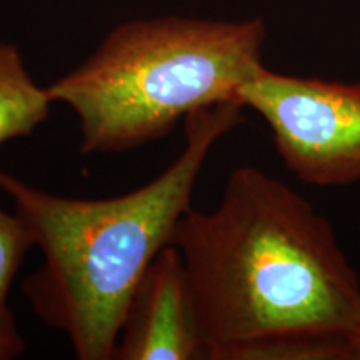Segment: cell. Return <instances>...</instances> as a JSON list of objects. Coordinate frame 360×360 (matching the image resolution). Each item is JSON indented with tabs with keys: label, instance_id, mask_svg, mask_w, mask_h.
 <instances>
[{
	"label": "cell",
	"instance_id": "1",
	"mask_svg": "<svg viewBox=\"0 0 360 360\" xmlns=\"http://www.w3.org/2000/svg\"><path fill=\"white\" fill-rule=\"evenodd\" d=\"M207 360L285 334L352 337L360 278L327 217L254 165L232 170L210 212L175 227Z\"/></svg>",
	"mask_w": 360,
	"mask_h": 360
},
{
	"label": "cell",
	"instance_id": "2",
	"mask_svg": "<svg viewBox=\"0 0 360 360\" xmlns=\"http://www.w3.org/2000/svg\"><path fill=\"white\" fill-rule=\"evenodd\" d=\"M238 101L193 112L186 146L164 172L112 199H70L0 170V191L13 200L44 255L22 283L35 315L69 339L79 360H112L135 287L175 227L219 139L244 122Z\"/></svg>",
	"mask_w": 360,
	"mask_h": 360
},
{
	"label": "cell",
	"instance_id": "3",
	"mask_svg": "<svg viewBox=\"0 0 360 360\" xmlns=\"http://www.w3.org/2000/svg\"><path fill=\"white\" fill-rule=\"evenodd\" d=\"M265 39L262 19L127 20L47 90L77 117L84 155L120 154L160 141L193 112L237 101L264 65Z\"/></svg>",
	"mask_w": 360,
	"mask_h": 360
},
{
	"label": "cell",
	"instance_id": "4",
	"mask_svg": "<svg viewBox=\"0 0 360 360\" xmlns=\"http://www.w3.org/2000/svg\"><path fill=\"white\" fill-rule=\"evenodd\" d=\"M237 101L262 117L285 169L304 184L335 187L360 180V84L262 65Z\"/></svg>",
	"mask_w": 360,
	"mask_h": 360
},
{
	"label": "cell",
	"instance_id": "5",
	"mask_svg": "<svg viewBox=\"0 0 360 360\" xmlns=\"http://www.w3.org/2000/svg\"><path fill=\"white\" fill-rule=\"evenodd\" d=\"M207 357L182 255L167 245L148 265L125 309L112 360Z\"/></svg>",
	"mask_w": 360,
	"mask_h": 360
},
{
	"label": "cell",
	"instance_id": "6",
	"mask_svg": "<svg viewBox=\"0 0 360 360\" xmlns=\"http://www.w3.org/2000/svg\"><path fill=\"white\" fill-rule=\"evenodd\" d=\"M52 97L30 77L15 44L0 42V143L27 137L47 120Z\"/></svg>",
	"mask_w": 360,
	"mask_h": 360
},
{
	"label": "cell",
	"instance_id": "7",
	"mask_svg": "<svg viewBox=\"0 0 360 360\" xmlns=\"http://www.w3.org/2000/svg\"><path fill=\"white\" fill-rule=\"evenodd\" d=\"M214 360H355V352L352 337L285 334L232 345Z\"/></svg>",
	"mask_w": 360,
	"mask_h": 360
},
{
	"label": "cell",
	"instance_id": "8",
	"mask_svg": "<svg viewBox=\"0 0 360 360\" xmlns=\"http://www.w3.org/2000/svg\"><path fill=\"white\" fill-rule=\"evenodd\" d=\"M32 247V236L24 220L17 214L0 210V305L8 304L13 278Z\"/></svg>",
	"mask_w": 360,
	"mask_h": 360
},
{
	"label": "cell",
	"instance_id": "9",
	"mask_svg": "<svg viewBox=\"0 0 360 360\" xmlns=\"http://www.w3.org/2000/svg\"><path fill=\"white\" fill-rule=\"evenodd\" d=\"M25 352V340L17 328L8 304L0 305V360H12Z\"/></svg>",
	"mask_w": 360,
	"mask_h": 360
},
{
	"label": "cell",
	"instance_id": "10",
	"mask_svg": "<svg viewBox=\"0 0 360 360\" xmlns=\"http://www.w3.org/2000/svg\"><path fill=\"white\" fill-rule=\"evenodd\" d=\"M354 352H355V360H360V323L354 334Z\"/></svg>",
	"mask_w": 360,
	"mask_h": 360
}]
</instances>
